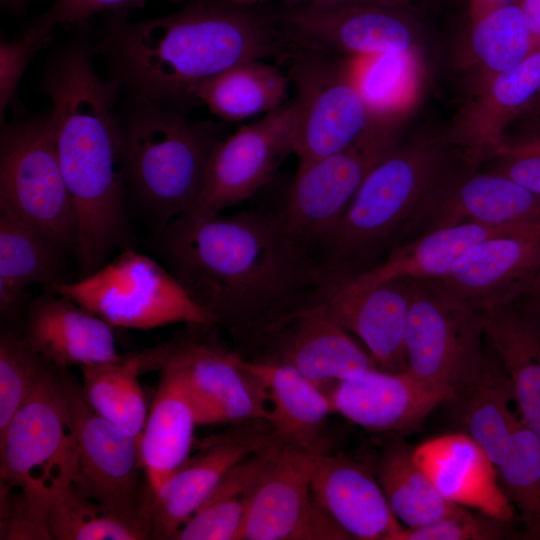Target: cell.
Segmentation results:
<instances>
[{
  "instance_id": "4",
  "label": "cell",
  "mask_w": 540,
  "mask_h": 540,
  "mask_svg": "<svg viewBox=\"0 0 540 540\" xmlns=\"http://www.w3.org/2000/svg\"><path fill=\"white\" fill-rule=\"evenodd\" d=\"M447 140L399 143L369 172L348 208L316 247L317 263L337 286L379 264L396 247L426 199L447 175ZM387 254V255H388Z\"/></svg>"
},
{
  "instance_id": "23",
  "label": "cell",
  "mask_w": 540,
  "mask_h": 540,
  "mask_svg": "<svg viewBox=\"0 0 540 540\" xmlns=\"http://www.w3.org/2000/svg\"><path fill=\"white\" fill-rule=\"evenodd\" d=\"M536 99L540 100V44L517 65L480 82L448 141L460 150L465 165L476 169L506 141L509 121Z\"/></svg>"
},
{
  "instance_id": "17",
  "label": "cell",
  "mask_w": 540,
  "mask_h": 540,
  "mask_svg": "<svg viewBox=\"0 0 540 540\" xmlns=\"http://www.w3.org/2000/svg\"><path fill=\"white\" fill-rule=\"evenodd\" d=\"M263 421L241 422L201 441L197 454L154 494L150 509L152 539H175L229 471L276 440L267 422L261 427Z\"/></svg>"
},
{
  "instance_id": "25",
  "label": "cell",
  "mask_w": 540,
  "mask_h": 540,
  "mask_svg": "<svg viewBox=\"0 0 540 540\" xmlns=\"http://www.w3.org/2000/svg\"><path fill=\"white\" fill-rule=\"evenodd\" d=\"M418 467L448 501L511 522L514 508L504 495L497 467L467 433H450L413 448Z\"/></svg>"
},
{
  "instance_id": "51",
  "label": "cell",
  "mask_w": 540,
  "mask_h": 540,
  "mask_svg": "<svg viewBox=\"0 0 540 540\" xmlns=\"http://www.w3.org/2000/svg\"><path fill=\"white\" fill-rule=\"evenodd\" d=\"M380 1H382L383 3L392 4L396 6L407 7L409 4H411L415 0H380Z\"/></svg>"
},
{
  "instance_id": "18",
  "label": "cell",
  "mask_w": 540,
  "mask_h": 540,
  "mask_svg": "<svg viewBox=\"0 0 540 540\" xmlns=\"http://www.w3.org/2000/svg\"><path fill=\"white\" fill-rule=\"evenodd\" d=\"M540 221V196L493 170L446 175L426 199L404 232L415 224L416 236L425 232L471 223L494 227ZM403 235V236H404ZM414 236V237H416Z\"/></svg>"
},
{
  "instance_id": "20",
  "label": "cell",
  "mask_w": 540,
  "mask_h": 540,
  "mask_svg": "<svg viewBox=\"0 0 540 540\" xmlns=\"http://www.w3.org/2000/svg\"><path fill=\"white\" fill-rule=\"evenodd\" d=\"M539 270L540 221L480 241L434 281L483 310L523 296Z\"/></svg>"
},
{
  "instance_id": "13",
  "label": "cell",
  "mask_w": 540,
  "mask_h": 540,
  "mask_svg": "<svg viewBox=\"0 0 540 540\" xmlns=\"http://www.w3.org/2000/svg\"><path fill=\"white\" fill-rule=\"evenodd\" d=\"M287 61L295 89L293 153L301 166L350 146L375 118L355 85L350 58L296 50Z\"/></svg>"
},
{
  "instance_id": "24",
  "label": "cell",
  "mask_w": 540,
  "mask_h": 540,
  "mask_svg": "<svg viewBox=\"0 0 540 540\" xmlns=\"http://www.w3.org/2000/svg\"><path fill=\"white\" fill-rule=\"evenodd\" d=\"M325 302L338 322L363 342L379 369L406 370L409 279H391L368 286L343 282L332 289Z\"/></svg>"
},
{
  "instance_id": "10",
  "label": "cell",
  "mask_w": 540,
  "mask_h": 540,
  "mask_svg": "<svg viewBox=\"0 0 540 540\" xmlns=\"http://www.w3.org/2000/svg\"><path fill=\"white\" fill-rule=\"evenodd\" d=\"M55 373L76 440L73 487L115 514L151 530L153 497L142 465L139 438L97 413L68 368L55 365Z\"/></svg>"
},
{
  "instance_id": "36",
  "label": "cell",
  "mask_w": 540,
  "mask_h": 540,
  "mask_svg": "<svg viewBox=\"0 0 540 540\" xmlns=\"http://www.w3.org/2000/svg\"><path fill=\"white\" fill-rule=\"evenodd\" d=\"M355 85L374 118L401 119L421 90L417 51L350 57Z\"/></svg>"
},
{
  "instance_id": "46",
  "label": "cell",
  "mask_w": 540,
  "mask_h": 540,
  "mask_svg": "<svg viewBox=\"0 0 540 540\" xmlns=\"http://www.w3.org/2000/svg\"><path fill=\"white\" fill-rule=\"evenodd\" d=\"M535 47L540 44V0H520Z\"/></svg>"
},
{
  "instance_id": "2",
  "label": "cell",
  "mask_w": 540,
  "mask_h": 540,
  "mask_svg": "<svg viewBox=\"0 0 540 540\" xmlns=\"http://www.w3.org/2000/svg\"><path fill=\"white\" fill-rule=\"evenodd\" d=\"M93 50L133 97L183 112L201 82L237 64L294 49L268 12L223 0H189L178 12L139 22L110 14Z\"/></svg>"
},
{
  "instance_id": "45",
  "label": "cell",
  "mask_w": 540,
  "mask_h": 540,
  "mask_svg": "<svg viewBox=\"0 0 540 540\" xmlns=\"http://www.w3.org/2000/svg\"><path fill=\"white\" fill-rule=\"evenodd\" d=\"M47 43L23 34L20 38L8 41L2 39L0 44V118L8 106L17 101L20 80L33 56Z\"/></svg>"
},
{
  "instance_id": "43",
  "label": "cell",
  "mask_w": 540,
  "mask_h": 540,
  "mask_svg": "<svg viewBox=\"0 0 540 540\" xmlns=\"http://www.w3.org/2000/svg\"><path fill=\"white\" fill-rule=\"evenodd\" d=\"M146 0H55L53 4L24 32L49 42L57 26L84 25L88 19L100 13H126L141 7ZM178 1V0H171Z\"/></svg>"
},
{
  "instance_id": "41",
  "label": "cell",
  "mask_w": 540,
  "mask_h": 540,
  "mask_svg": "<svg viewBox=\"0 0 540 540\" xmlns=\"http://www.w3.org/2000/svg\"><path fill=\"white\" fill-rule=\"evenodd\" d=\"M46 359L23 334L5 330L0 336V436L30 396Z\"/></svg>"
},
{
  "instance_id": "35",
  "label": "cell",
  "mask_w": 540,
  "mask_h": 540,
  "mask_svg": "<svg viewBox=\"0 0 540 540\" xmlns=\"http://www.w3.org/2000/svg\"><path fill=\"white\" fill-rule=\"evenodd\" d=\"M146 371L144 352L119 361L81 366L83 393L101 416L139 438L148 415L138 376Z\"/></svg>"
},
{
  "instance_id": "38",
  "label": "cell",
  "mask_w": 540,
  "mask_h": 540,
  "mask_svg": "<svg viewBox=\"0 0 540 540\" xmlns=\"http://www.w3.org/2000/svg\"><path fill=\"white\" fill-rule=\"evenodd\" d=\"M471 58L481 82L521 62L534 48L520 2H504L471 21Z\"/></svg>"
},
{
  "instance_id": "9",
  "label": "cell",
  "mask_w": 540,
  "mask_h": 540,
  "mask_svg": "<svg viewBox=\"0 0 540 540\" xmlns=\"http://www.w3.org/2000/svg\"><path fill=\"white\" fill-rule=\"evenodd\" d=\"M99 316L112 327L151 329L174 323L216 326L169 272L152 258L125 249L74 282L47 288Z\"/></svg>"
},
{
  "instance_id": "49",
  "label": "cell",
  "mask_w": 540,
  "mask_h": 540,
  "mask_svg": "<svg viewBox=\"0 0 540 540\" xmlns=\"http://www.w3.org/2000/svg\"><path fill=\"white\" fill-rule=\"evenodd\" d=\"M29 0H0L3 9L12 13L19 14L27 6Z\"/></svg>"
},
{
  "instance_id": "29",
  "label": "cell",
  "mask_w": 540,
  "mask_h": 540,
  "mask_svg": "<svg viewBox=\"0 0 540 540\" xmlns=\"http://www.w3.org/2000/svg\"><path fill=\"white\" fill-rule=\"evenodd\" d=\"M160 370L156 393L139 437L142 465L152 497L188 460L197 426L180 372L168 362Z\"/></svg>"
},
{
  "instance_id": "12",
  "label": "cell",
  "mask_w": 540,
  "mask_h": 540,
  "mask_svg": "<svg viewBox=\"0 0 540 540\" xmlns=\"http://www.w3.org/2000/svg\"><path fill=\"white\" fill-rule=\"evenodd\" d=\"M401 6L371 1L287 4L268 12L295 50L349 57L416 50L413 20Z\"/></svg>"
},
{
  "instance_id": "44",
  "label": "cell",
  "mask_w": 540,
  "mask_h": 540,
  "mask_svg": "<svg viewBox=\"0 0 540 540\" xmlns=\"http://www.w3.org/2000/svg\"><path fill=\"white\" fill-rule=\"evenodd\" d=\"M499 172L540 196V136L505 141L486 162Z\"/></svg>"
},
{
  "instance_id": "30",
  "label": "cell",
  "mask_w": 540,
  "mask_h": 540,
  "mask_svg": "<svg viewBox=\"0 0 540 540\" xmlns=\"http://www.w3.org/2000/svg\"><path fill=\"white\" fill-rule=\"evenodd\" d=\"M531 224L494 227L464 223L434 229L394 247L379 264L345 282L368 286L391 279L439 280L475 244Z\"/></svg>"
},
{
  "instance_id": "3",
  "label": "cell",
  "mask_w": 540,
  "mask_h": 540,
  "mask_svg": "<svg viewBox=\"0 0 540 540\" xmlns=\"http://www.w3.org/2000/svg\"><path fill=\"white\" fill-rule=\"evenodd\" d=\"M92 51L84 38L65 45L52 57L42 81L76 212L75 252L82 277L103 266L127 233L122 124L114 109L121 85L97 74Z\"/></svg>"
},
{
  "instance_id": "26",
  "label": "cell",
  "mask_w": 540,
  "mask_h": 540,
  "mask_svg": "<svg viewBox=\"0 0 540 540\" xmlns=\"http://www.w3.org/2000/svg\"><path fill=\"white\" fill-rule=\"evenodd\" d=\"M29 345L54 365H92L121 360L113 327L69 298L52 292L33 299L23 333Z\"/></svg>"
},
{
  "instance_id": "28",
  "label": "cell",
  "mask_w": 540,
  "mask_h": 540,
  "mask_svg": "<svg viewBox=\"0 0 540 540\" xmlns=\"http://www.w3.org/2000/svg\"><path fill=\"white\" fill-rule=\"evenodd\" d=\"M482 312L486 340L510 380L520 418L540 440V310L521 296Z\"/></svg>"
},
{
  "instance_id": "1",
  "label": "cell",
  "mask_w": 540,
  "mask_h": 540,
  "mask_svg": "<svg viewBox=\"0 0 540 540\" xmlns=\"http://www.w3.org/2000/svg\"><path fill=\"white\" fill-rule=\"evenodd\" d=\"M157 247L169 272L216 325L256 347L335 288L280 214L184 213L160 230Z\"/></svg>"
},
{
  "instance_id": "14",
  "label": "cell",
  "mask_w": 540,
  "mask_h": 540,
  "mask_svg": "<svg viewBox=\"0 0 540 540\" xmlns=\"http://www.w3.org/2000/svg\"><path fill=\"white\" fill-rule=\"evenodd\" d=\"M153 369L168 362L180 372L197 425L264 420L269 403L262 383L243 365V357L218 344L180 337L152 348Z\"/></svg>"
},
{
  "instance_id": "8",
  "label": "cell",
  "mask_w": 540,
  "mask_h": 540,
  "mask_svg": "<svg viewBox=\"0 0 540 540\" xmlns=\"http://www.w3.org/2000/svg\"><path fill=\"white\" fill-rule=\"evenodd\" d=\"M0 210L75 251L77 219L61 169L51 110L1 123Z\"/></svg>"
},
{
  "instance_id": "48",
  "label": "cell",
  "mask_w": 540,
  "mask_h": 540,
  "mask_svg": "<svg viewBox=\"0 0 540 540\" xmlns=\"http://www.w3.org/2000/svg\"><path fill=\"white\" fill-rule=\"evenodd\" d=\"M523 297L540 310V270Z\"/></svg>"
},
{
  "instance_id": "5",
  "label": "cell",
  "mask_w": 540,
  "mask_h": 540,
  "mask_svg": "<svg viewBox=\"0 0 540 540\" xmlns=\"http://www.w3.org/2000/svg\"><path fill=\"white\" fill-rule=\"evenodd\" d=\"M77 469L72 420L49 361L5 433L0 436V479L21 497L9 513L17 539H50L46 514L72 484Z\"/></svg>"
},
{
  "instance_id": "16",
  "label": "cell",
  "mask_w": 540,
  "mask_h": 540,
  "mask_svg": "<svg viewBox=\"0 0 540 540\" xmlns=\"http://www.w3.org/2000/svg\"><path fill=\"white\" fill-rule=\"evenodd\" d=\"M348 540L319 508L310 455L279 443L248 503L237 540Z\"/></svg>"
},
{
  "instance_id": "34",
  "label": "cell",
  "mask_w": 540,
  "mask_h": 540,
  "mask_svg": "<svg viewBox=\"0 0 540 540\" xmlns=\"http://www.w3.org/2000/svg\"><path fill=\"white\" fill-rule=\"evenodd\" d=\"M279 443L276 439L229 471L175 540H237L251 494Z\"/></svg>"
},
{
  "instance_id": "22",
  "label": "cell",
  "mask_w": 540,
  "mask_h": 540,
  "mask_svg": "<svg viewBox=\"0 0 540 540\" xmlns=\"http://www.w3.org/2000/svg\"><path fill=\"white\" fill-rule=\"evenodd\" d=\"M310 483L319 508L348 539L397 540L405 528L376 476L349 456L310 455Z\"/></svg>"
},
{
  "instance_id": "21",
  "label": "cell",
  "mask_w": 540,
  "mask_h": 540,
  "mask_svg": "<svg viewBox=\"0 0 540 540\" xmlns=\"http://www.w3.org/2000/svg\"><path fill=\"white\" fill-rule=\"evenodd\" d=\"M334 412L372 433H408L420 426L451 394L408 371L372 368L338 382L329 393Z\"/></svg>"
},
{
  "instance_id": "47",
  "label": "cell",
  "mask_w": 540,
  "mask_h": 540,
  "mask_svg": "<svg viewBox=\"0 0 540 540\" xmlns=\"http://www.w3.org/2000/svg\"><path fill=\"white\" fill-rule=\"evenodd\" d=\"M506 1L507 0H470L471 21Z\"/></svg>"
},
{
  "instance_id": "33",
  "label": "cell",
  "mask_w": 540,
  "mask_h": 540,
  "mask_svg": "<svg viewBox=\"0 0 540 540\" xmlns=\"http://www.w3.org/2000/svg\"><path fill=\"white\" fill-rule=\"evenodd\" d=\"M375 476L389 506L408 529L425 526L452 515L464 506L446 500L413 458V448L395 437L378 457Z\"/></svg>"
},
{
  "instance_id": "7",
  "label": "cell",
  "mask_w": 540,
  "mask_h": 540,
  "mask_svg": "<svg viewBox=\"0 0 540 540\" xmlns=\"http://www.w3.org/2000/svg\"><path fill=\"white\" fill-rule=\"evenodd\" d=\"M410 281L406 371L451 394L454 403L474 388L495 363V356L484 347L483 312L434 280Z\"/></svg>"
},
{
  "instance_id": "42",
  "label": "cell",
  "mask_w": 540,
  "mask_h": 540,
  "mask_svg": "<svg viewBox=\"0 0 540 540\" xmlns=\"http://www.w3.org/2000/svg\"><path fill=\"white\" fill-rule=\"evenodd\" d=\"M510 522L464 507L458 512L417 528H404L397 540H497L510 536Z\"/></svg>"
},
{
  "instance_id": "37",
  "label": "cell",
  "mask_w": 540,
  "mask_h": 540,
  "mask_svg": "<svg viewBox=\"0 0 540 540\" xmlns=\"http://www.w3.org/2000/svg\"><path fill=\"white\" fill-rule=\"evenodd\" d=\"M512 401L510 380L495 356L490 372L454 402L460 407L466 433L484 449L496 467L507 454L521 422L510 409Z\"/></svg>"
},
{
  "instance_id": "6",
  "label": "cell",
  "mask_w": 540,
  "mask_h": 540,
  "mask_svg": "<svg viewBox=\"0 0 540 540\" xmlns=\"http://www.w3.org/2000/svg\"><path fill=\"white\" fill-rule=\"evenodd\" d=\"M133 100L122 125L125 179L162 230L196 204L223 130L212 120H192L183 112Z\"/></svg>"
},
{
  "instance_id": "27",
  "label": "cell",
  "mask_w": 540,
  "mask_h": 540,
  "mask_svg": "<svg viewBox=\"0 0 540 540\" xmlns=\"http://www.w3.org/2000/svg\"><path fill=\"white\" fill-rule=\"evenodd\" d=\"M244 367L268 395L267 423L282 445L309 455L330 453L327 420L334 412L330 396L295 368L243 357Z\"/></svg>"
},
{
  "instance_id": "39",
  "label": "cell",
  "mask_w": 540,
  "mask_h": 540,
  "mask_svg": "<svg viewBox=\"0 0 540 540\" xmlns=\"http://www.w3.org/2000/svg\"><path fill=\"white\" fill-rule=\"evenodd\" d=\"M46 527L56 540H143L150 528L115 514L71 485L49 507Z\"/></svg>"
},
{
  "instance_id": "11",
  "label": "cell",
  "mask_w": 540,
  "mask_h": 540,
  "mask_svg": "<svg viewBox=\"0 0 540 540\" xmlns=\"http://www.w3.org/2000/svg\"><path fill=\"white\" fill-rule=\"evenodd\" d=\"M400 122L375 118L350 146L298 166L280 215L290 235L313 254L369 172L400 143Z\"/></svg>"
},
{
  "instance_id": "19",
  "label": "cell",
  "mask_w": 540,
  "mask_h": 540,
  "mask_svg": "<svg viewBox=\"0 0 540 540\" xmlns=\"http://www.w3.org/2000/svg\"><path fill=\"white\" fill-rule=\"evenodd\" d=\"M325 301L295 313L274 330L260 359L295 368L329 395L338 382L378 367Z\"/></svg>"
},
{
  "instance_id": "31",
  "label": "cell",
  "mask_w": 540,
  "mask_h": 540,
  "mask_svg": "<svg viewBox=\"0 0 540 540\" xmlns=\"http://www.w3.org/2000/svg\"><path fill=\"white\" fill-rule=\"evenodd\" d=\"M65 251L46 234L0 210V312L13 318L27 301L26 288L64 282Z\"/></svg>"
},
{
  "instance_id": "50",
  "label": "cell",
  "mask_w": 540,
  "mask_h": 540,
  "mask_svg": "<svg viewBox=\"0 0 540 540\" xmlns=\"http://www.w3.org/2000/svg\"><path fill=\"white\" fill-rule=\"evenodd\" d=\"M338 1H371V2L383 3L380 0H288L289 2L288 4L326 3V2H338Z\"/></svg>"
},
{
  "instance_id": "15",
  "label": "cell",
  "mask_w": 540,
  "mask_h": 540,
  "mask_svg": "<svg viewBox=\"0 0 540 540\" xmlns=\"http://www.w3.org/2000/svg\"><path fill=\"white\" fill-rule=\"evenodd\" d=\"M295 127L292 100L223 138L211 156L201 194L187 213L215 216L256 193L293 153Z\"/></svg>"
},
{
  "instance_id": "40",
  "label": "cell",
  "mask_w": 540,
  "mask_h": 540,
  "mask_svg": "<svg viewBox=\"0 0 540 540\" xmlns=\"http://www.w3.org/2000/svg\"><path fill=\"white\" fill-rule=\"evenodd\" d=\"M497 473L504 495L519 513L525 537L540 540V440L522 420Z\"/></svg>"
},
{
  "instance_id": "32",
  "label": "cell",
  "mask_w": 540,
  "mask_h": 540,
  "mask_svg": "<svg viewBox=\"0 0 540 540\" xmlns=\"http://www.w3.org/2000/svg\"><path fill=\"white\" fill-rule=\"evenodd\" d=\"M289 79L264 60L232 66L197 85L195 103L208 107L224 121H238L269 113L284 104Z\"/></svg>"
}]
</instances>
